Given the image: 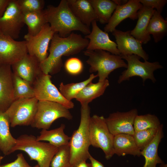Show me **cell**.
<instances>
[{
    "mask_svg": "<svg viewBox=\"0 0 167 167\" xmlns=\"http://www.w3.org/2000/svg\"><path fill=\"white\" fill-rule=\"evenodd\" d=\"M83 52L88 57L86 62L90 66V72H97L98 81L107 79L110 73L115 69L127 67V63L120 55L102 50H86Z\"/></svg>",
    "mask_w": 167,
    "mask_h": 167,
    "instance_id": "obj_5",
    "label": "cell"
},
{
    "mask_svg": "<svg viewBox=\"0 0 167 167\" xmlns=\"http://www.w3.org/2000/svg\"><path fill=\"white\" fill-rule=\"evenodd\" d=\"M28 54L25 41H16L0 31V63L11 65Z\"/></svg>",
    "mask_w": 167,
    "mask_h": 167,
    "instance_id": "obj_13",
    "label": "cell"
},
{
    "mask_svg": "<svg viewBox=\"0 0 167 167\" xmlns=\"http://www.w3.org/2000/svg\"><path fill=\"white\" fill-rule=\"evenodd\" d=\"M10 123L5 112L0 111V150L5 155L13 153L16 139L11 135L10 130Z\"/></svg>",
    "mask_w": 167,
    "mask_h": 167,
    "instance_id": "obj_25",
    "label": "cell"
},
{
    "mask_svg": "<svg viewBox=\"0 0 167 167\" xmlns=\"http://www.w3.org/2000/svg\"><path fill=\"white\" fill-rule=\"evenodd\" d=\"M88 129L91 145L101 149L107 160L111 158L114 154L113 149L114 136L110 132L105 118L97 115L90 117Z\"/></svg>",
    "mask_w": 167,
    "mask_h": 167,
    "instance_id": "obj_6",
    "label": "cell"
},
{
    "mask_svg": "<svg viewBox=\"0 0 167 167\" xmlns=\"http://www.w3.org/2000/svg\"><path fill=\"white\" fill-rule=\"evenodd\" d=\"M75 167H91L90 163H87L86 161H83L79 163Z\"/></svg>",
    "mask_w": 167,
    "mask_h": 167,
    "instance_id": "obj_41",
    "label": "cell"
},
{
    "mask_svg": "<svg viewBox=\"0 0 167 167\" xmlns=\"http://www.w3.org/2000/svg\"><path fill=\"white\" fill-rule=\"evenodd\" d=\"M142 5L138 0H129L125 4L117 6L108 23L104 28V31L112 32L123 20L129 18L135 20L138 19V12Z\"/></svg>",
    "mask_w": 167,
    "mask_h": 167,
    "instance_id": "obj_17",
    "label": "cell"
},
{
    "mask_svg": "<svg viewBox=\"0 0 167 167\" xmlns=\"http://www.w3.org/2000/svg\"><path fill=\"white\" fill-rule=\"evenodd\" d=\"M61 118L70 120L73 116L69 109L60 103L38 101L36 112L31 126L38 129L48 130L55 120Z\"/></svg>",
    "mask_w": 167,
    "mask_h": 167,
    "instance_id": "obj_7",
    "label": "cell"
},
{
    "mask_svg": "<svg viewBox=\"0 0 167 167\" xmlns=\"http://www.w3.org/2000/svg\"><path fill=\"white\" fill-rule=\"evenodd\" d=\"M0 167H32L25 160L23 155L21 153L17 155L16 159L14 161L2 165Z\"/></svg>",
    "mask_w": 167,
    "mask_h": 167,
    "instance_id": "obj_38",
    "label": "cell"
},
{
    "mask_svg": "<svg viewBox=\"0 0 167 167\" xmlns=\"http://www.w3.org/2000/svg\"><path fill=\"white\" fill-rule=\"evenodd\" d=\"M13 81L15 100L35 97L34 90L32 85L13 72Z\"/></svg>",
    "mask_w": 167,
    "mask_h": 167,
    "instance_id": "obj_30",
    "label": "cell"
},
{
    "mask_svg": "<svg viewBox=\"0 0 167 167\" xmlns=\"http://www.w3.org/2000/svg\"><path fill=\"white\" fill-rule=\"evenodd\" d=\"M65 67L69 74L76 75L80 73L83 69L82 61L77 58H71L67 60L65 64Z\"/></svg>",
    "mask_w": 167,
    "mask_h": 167,
    "instance_id": "obj_36",
    "label": "cell"
},
{
    "mask_svg": "<svg viewBox=\"0 0 167 167\" xmlns=\"http://www.w3.org/2000/svg\"><path fill=\"white\" fill-rule=\"evenodd\" d=\"M16 1L23 13L43 10L45 4L43 0H16Z\"/></svg>",
    "mask_w": 167,
    "mask_h": 167,
    "instance_id": "obj_35",
    "label": "cell"
},
{
    "mask_svg": "<svg viewBox=\"0 0 167 167\" xmlns=\"http://www.w3.org/2000/svg\"><path fill=\"white\" fill-rule=\"evenodd\" d=\"M58 149L49 143L37 140L33 135L24 134L16 139L13 152L17 150L24 151L31 160L37 161L39 167H50L51 160Z\"/></svg>",
    "mask_w": 167,
    "mask_h": 167,
    "instance_id": "obj_4",
    "label": "cell"
},
{
    "mask_svg": "<svg viewBox=\"0 0 167 167\" xmlns=\"http://www.w3.org/2000/svg\"><path fill=\"white\" fill-rule=\"evenodd\" d=\"M97 77V75L92 74L86 80L80 82L71 83L64 84L62 82L59 85V91L66 100L71 101L77 94L88 84Z\"/></svg>",
    "mask_w": 167,
    "mask_h": 167,
    "instance_id": "obj_31",
    "label": "cell"
},
{
    "mask_svg": "<svg viewBox=\"0 0 167 167\" xmlns=\"http://www.w3.org/2000/svg\"><path fill=\"white\" fill-rule=\"evenodd\" d=\"M160 167H167V165L164 163L162 164H161L160 165Z\"/></svg>",
    "mask_w": 167,
    "mask_h": 167,
    "instance_id": "obj_43",
    "label": "cell"
},
{
    "mask_svg": "<svg viewBox=\"0 0 167 167\" xmlns=\"http://www.w3.org/2000/svg\"><path fill=\"white\" fill-rule=\"evenodd\" d=\"M113 149L114 154L118 156L127 154L138 156L141 155V151L133 135L127 134H120L114 136Z\"/></svg>",
    "mask_w": 167,
    "mask_h": 167,
    "instance_id": "obj_21",
    "label": "cell"
},
{
    "mask_svg": "<svg viewBox=\"0 0 167 167\" xmlns=\"http://www.w3.org/2000/svg\"><path fill=\"white\" fill-rule=\"evenodd\" d=\"M88 159L90 161L91 167H105L101 163L94 158L90 154Z\"/></svg>",
    "mask_w": 167,
    "mask_h": 167,
    "instance_id": "obj_40",
    "label": "cell"
},
{
    "mask_svg": "<svg viewBox=\"0 0 167 167\" xmlns=\"http://www.w3.org/2000/svg\"><path fill=\"white\" fill-rule=\"evenodd\" d=\"M91 24L92 31L85 36V38L89 40L86 50H102L113 54L120 55L116 43L110 40L107 32L100 29L97 24L96 21L93 20Z\"/></svg>",
    "mask_w": 167,
    "mask_h": 167,
    "instance_id": "obj_16",
    "label": "cell"
},
{
    "mask_svg": "<svg viewBox=\"0 0 167 167\" xmlns=\"http://www.w3.org/2000/svg\"><path fill=\"white\" fill-rule=\"evenodd\" d=\"M80 124L70 137V162L72 167H75L79 163L86 161L88 158L91 145L89 133V123L90 118L89 105L81 106Z\"/></svg>",
    "mask_w": 167,
    "mask_h": 167,
    "instance_id": "obj_3",
    "label": "cell"
},
{
    "mask_svg": "<svg viewBox=\"0 0 167 167\" xmlns=\"http://www.w3.org/2000/svg\"><path fill=\"white\" fill-rule=\"evenodd\" d=\"M49 74L42 72L33 84L35 97L38 101H47L60 103L66 108H73L74 103L65 99L57 88L52 83Z\"/></svg>",
    "mask_w": 167,
    "mask_h": 167,
    "instance_id": "obj_10",
    "label": "cell"
},
{
    "mask_svg": "<svg viewBox=\"0 0 167 167\" xmlns=\"http://www.w3.org/2000/svg\"><path fill=\"white\" fill-rule=\"evenodd\" d=\"M94 11L97 20L101 24L108 23L117 5L110 0H89Z\"/></svg>",
    "mask_w": 167,
    "mask_h": 167,
    "instance_id": "obj_28",
    "label": "cell"
},
{
    "mask_svg": "<svg viewBox=\"0 0 167 167\" xmlns=\"http://www.w3.org/2000/svg\"><path fill=\"white\" fill-rule=\"evenodd\" d=\"M68 6L75 16L84 24L89 28L92 22L97 20L89 0H67Z\"/></svg>",
    "mask_w": 167,
    "mask_h": 167,
    "instance_id": "obj_22",
    "label": "cell"
},
{
    "mask_svg": "<svg viewBox=\"0 0 167 167\" xmlns=\"http://www.w3.org/2000/svg\"><path fill=\"white\" fill-rule=\"evenodd\" d=\"M15 99L11 65H0V111L5 112Z\"/></svg>",
    "mask_w": 167,
    "mask_h": 167,
    "instance_id": "obj_18",
    "label": "cell"
},
{
    "mask_svg": "<svg viewBox=\"0 0 167 167\" xmlns=\"http://www.w3.org/2000/svg\"><path fill=\"white\" fill-rule=\"evenodd\" d=\"M155 9L143 6L138 12V20L135 28L131 31V34L143 44L147 43L151 39L147 32V29Z\"/></svg>",
    "mask_w": 167,
    "mask_h": 167,
    "instance_id": "obj_20",
    "label": "cell"
},
{
    "mask_svg": "<svg viewBox=\"0 0 167 167\" xmlns=\"http://www.w3.org/2000/svg\"><path fill=\"white\" fill-rule=\"evenodd\" d=\"M38 102L35 97L14 100L5 112L10 126H31L36 112Z\"/></svg>",
    "mask_w": 167,
    "mask_h": 167,
    "instance_id": "obj_8",
    "label": "cell"
},
{
    "mask_svg": "<svg viewBox=\"0 0 167 167\" xmlns=\"http://www.w3.org/2000/svg\"><path fill=\"white\" fill-rule=\"evenodd\" d=\"M161 124L158 118L151 114L143 115H137L134 123L135 131H140L146 129L158 128Z\"/></svg>",
    "mask_w": 167,
    "mask_h": 167,
    "instance_id": "obj_32",
    "label": "cell"
},
{
    "mask_svg": "<svg viewBox=\"0 0 167 167\" xmlns=\"http://www.w3.org/2000/svg\"><path fill=\"white\" fill-rule=\"evenodd\" d=\"M112 33L121 56L134 54L144 61L148 59V54L142 47L143 43L131 34V31L123 32L116 29Z\"/></svg>",
    "mask_w": 167,
    "mask_h": 167,
    "instance_id": "obj_15",
    "label": "cell"
},
{
    "mask_svg": "<svg viewBox=\"0 0 167 167\" xmlns=\"http://www.w3.org/2000/svg\"><path fill=\"white\" fill-rule=\"evenodd\" d=\"M39 167V166L38 164H37L36 165H35L33 167Z\"/></svg>",
    "mask_w": 167,
    "mask_h": 167,
    "instance_id": "obj_45",
    "label": "cell"
},
{
    "mask_svg": "<svg viewBox=\"0 0 167 167\" xmlns=\"http://www.w3.org/2000/svg\"><path fill=\"white\" fill-rule=\"evenodd\" d=\"M1 64V63H0V65Z\"/></svg>",
    "mask_w": 167,
    "mask_h": 167,
    "instance_id": "obj_46",
    "label": "cell"
},
{
    "mask_svg": "<svg viewBox=\"0 0 167 167\" xmlns=\"http://www.w3.org/2000/svg\"><path fill=\"white\" fill-rule=\"evenodd\" d=\"M88 39L81 35L71 33L68 36L62 37L55 33L51 40L49 54L47 58L40 64L42 72L53 74L58 72L63 66L62 57L79 53L87 48Z\"/></svg>",
    "mask_w": 167,
    "mask_h": 167,
    "instance_id": "obj_1",
    "label": "cell"
},
{
    "mask_svg": "<svg viewBox=\"0 0 167 167\" xmlns=\"http://www.w3.org/2000/svg\"><path fill=\"white\" fill-rule=\"evenodd\" d=\"M40 63L34 56L28 54L11 65L13 72L31 85L41 72Z\"/></svg>",
    "mask_w": 167,
    "mask_h": 167,
    "instance_id": "obj_19",
    "label": "cell"
},
{
    "mask_svg": "<svg viewBox=\"0 0 167 167\" xmlns=\"http://www.w3.org/2000/svg\"><path fill=\"white\" fill-rule=\"evenodd\" d=\"M127 62V67L119 76L118 82L120 84L123 81L128 80L133 76H139L142 78L143 82L150 79L154 83L156 81L154 75V71L163 66L158 62H150L147 60L142 62L139 56L134 54L121 56Z\"/></svg>",
    "mask_w": 167,
    "mask_h": 167,
    "instance_id": "obj_9",
    "label": "cell"
},
{
    "mask_svg": "<svg viewBox=\"0 0 167 167\" xmlns=\"http://www.w3.org/2000/svg\"><path fill=\"white\" fill-rule=\"evenodd\" d=\"M23 20L28 27L27 34L34 36L38 33L47 24L44 10L23 13Z\"/></svg>",
    "mask_w": 167,
    "mask_h": 167,
    "instance_id": "obj_29",
    "label": "cell"
},
{
    "mask_svg": "<svg viewBox=\"0 0 167 167\" xmlns=\"http://www.w3.org/2000/svg\"><path fill=\"white\" fill-rule=\"evenodd\" d=\"M51 167H72L70 162V148L69 144L58 148V151L53 157Z\"/></svg>",
    "mask_w": 167,
    "mask_h": 167,
    "instance_id": "obj_33",
    "label": "cell"
},
{
    "mask_svg": "<svg viewBox=\"0 0 167 167\" xmlns=\"http://www.w3.org/2000/svg\"><path fill=\"white\" fill-rule=\"evenodd\" d=\"M147 32L152 35L155 43L161 41L166 35L167 21L155 10L149 21Z\"/></svg>",
    "mask_w": 167,
    "mask_h": 167,
    "instance_id": "obj_27",
    "label": "cell"
},
{
    "mask_svg": "<svg viewBox=\"0 0 167 167\" xmlns=\"http://www.w3.org/2000/svg\"><path fill=\"white\" fill-rule=\"evenodd\" d=\"M3 157L2 156H0V164H1V162L2 159H3Z\"/></svg>",
    "mask_w": 167,
    "mask_h": 167,
    "instance_id": "obj_44",
    "label": "cell"
},
{
    "mask_svg": "<svg viewBox=\"0 0 167 167\" xmlns=\"http://www.w3.org/2000/svg\"><path fill=\"white\" fill-rule=\"evenodd\" d=\"M143 6L153 8L161 13L166 5V0H138Z\"/></svg>",
    "mask_w": 167,
    "mask_h": 167,
    "instance_id": "obj_37",
    "label": "cell"
},
{
    "mask_svg": "<svg viewBox=\"0 0 167 167\" xmlns=\"http://www.w3.org/2000/svg\"><path fill=\"white\" fill-rule=\"evenodd\" d=\"M158 128L134 131L133 137L137 146L141 151L153 139Z\"/></svg>",
    "mask_w": 167,
    "mask_h": 167,
    "instance_id": "obj_34",
    "label": "cell"
},
{
    "mask_svg": "<svg viewBox=\"0 0 167 167\" xmlns=\"http://www.w3.org/2000/svg\"><path fill=\"white\" fill-rule=\"evenodd\" d=\"M47 23L53 30L62 37L74 31L85 35L90 33L89 28L83 24L74 14L67 0H62L56 6L49 5L44 10Z\"/></svg>",
    "mask_w": 167,
    "mask_h": 167,
    "instance_id": "obj_2",
    "label": "cell"
},
{
    "mask_svg": "<svg viewBox=\"0 0 167 167\" xmlns=\"http://www.w3.org/2000/svg\"><path fill=\"white\" fill-rule=\"evenodd\" d=\"M10 1V0H0V18L3 14Z\"/></svg>",
    "mask_w": 167,
    "mask_h": 167,
    "instance_id": "obj_39",
    "label": "cell"
},
{
    "mask_svg": "<svg viewBox=\"0 0 167 167\" xmlns=\"http://www.w3.org/2000/svg\"><path fill=\"white\" fill-rule=\"evenodd\" d=\"M24 24L23 13L16 0H10L5 12L0 18V31L15 40L19 38L20 30Z\"/></svg>",
    "mask_w": 167,
    "mask_h": 167,
    "instance_id": "obj_12",
    "label": "cell"
},
{
    "mask_svg": "<svg viewBox=\"0 0 167 167\" xmlns=\"http://www.w3.org/2000/svg\"><path fill=\"white\" fill-rule=\"evenodd\" d=\"M65 125L62 124L56 128L50 130L42 129L40 134L36 137L39 141H46L52 145L59 148L69 144L70 137L64 132Z\"/></svg>",
    "mask_w": 167,
    "mask_h": 167,
    "instance_id": "obj_26",
    "label": "cell"
},
{
    "mask_svg": "<svg viewBox=\"0 0 167 167\" xmlns=\"http://www.w3.org/2000/svg\"><path fill=\"white\" fill-rule=\"evenodd\" d=\"M117 6H121L126 3L128 0H113Z\"/></svg>",
    "mask_w": 167,
    "mask_h": 167,
    "instance_id": "obj_42",
    "label": "cell"
},
{
    "mask_svg": "<svg viewBox=\"0 0 167 167\" xmlns=\"http://www.w3.org/2000/svg\"><path fill=\"white\" fill-rule=\"evenodd\" d=\"M109 84L107 79L96 83L92 82L85 86L75 98L80 102L81 106L88 105L93 100L103 95Z\"/></svg>",
    "mask_w": 167,
    "mask_h": 167,
    "instance_id": "obj_24",
    "label": "cell"
},
{
    "mask_svg": "<svg viewBox=\"0 0 167 167\" xmlns=\"http://www.w3.org/2000/svg\"><path fill=\"white\" fill-rule=\"evenodd\" d=\"M55 33L47 23L36 35H25L24 38L28 54L35 57L40 63L43 62L48 55L49 44Z\"/></svg>",
    "mask_w": 167,
    "mask_h": 167,
    "instance_id": "obj_11",
    "label": "cell"
},
{
    "mask_svg": "<svg viewBox=\"0 0 167 167\" xmlns=\"http://www.w3.org/2000/svg\"><path fill=\"white\" fill-rule=\"evenodd\" d=\"M163 136V125L161 124L153 139L141 151V155L145 159L143 167H156L157 164L164 163L158 154L159 145Z\"/></svg>",
    "mask_w": 167,
    "mask_h": 167,
    "instance_id": "obj_23",
    "label": "cell"
},
{
    "mask_svg": "<svg viewBox=\"0 0 167 167\" xmlns=\"http://www.w3.org/2000/svg\"><path fill=\"white\" fill-rule=\"evenodd\" d=\"M137 115V109H134L127 112L111 113L105 120L110 132L113 135L120 134L133 135L135 131L134 121Z\"/></svg>",
    "mask_w": 167,
    "mask_h": 167,
    "instance_id": "obj_14",
    "label": "cell"
}]
</instances>
